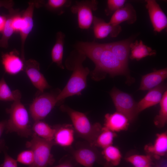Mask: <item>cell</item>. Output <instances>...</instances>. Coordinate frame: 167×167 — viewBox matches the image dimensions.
Returning a JSON list of instances; mask_svg holds the SVG:
<instances>
[{
	"label": "cell",
	"mask_w": 167,
	"mask_h": 167,
	"mask_svg": "<svg viewBox=\"0 0 167 167\" xmlns=\"http://www.w3.org/2000/svg\"><path fill=\"white\" fill-rule=\"evenodd\" d=\"M61 109L70 117L75 131L78 136L85 139L90 145L94 146L96 139L101 130V124L98 123L91 124L84 113L67 106L62 105Z\"/></svg>",
	"instance_id": "cell-2"
},
{
	"label": "cell",
	"mask_w": 167,
	"mask_h": 167,
	"mask_svg": "<svg viewBox=\"0 0 167 167\" xmlns=\"http://www.w3.org/2000/svg\"><path fill=\"white\" fill-rule=\"evenodd\" d=\"M24 20L22 15L19 13L14 17L12 22V26L14 32H20L23 24Z\"/></svg>",
	"instance_id": "cell-34"
},
{
	"label": "cell",
	"mask_w": 167,
	"mask_h": 167,
	"mask_svg": "<svg viewBox=\"0 0 167 167\" xmlns=\"http://www.w3.org/2000/svg\"><path fill=\"white\" fill-rule=\"evenodd\" d=\"M51 167H74V165L71 160H66L57 165Z\"/></svg>",
	"instance_id": "cell-38"
},
{
	"label": "cell",
	"mask_w": 167,
	"mask_h": 167,
	"mask_svg": "<svg viewBox=\"0 0 167 167\" xmlns=\"http://www.w3.org/2000/svg\"><path fill=\"white\" fill-rule=\"evenodd\" d=\"M148 152L159 157L165 155L167 152V134L166 132L158 134L153 144L146 145Z\"/></svg>",
	"instance_id": "cell-22"
},
{
	"label": "cell",
	"mask_w": 167,
	"mask_h": 167,
	"mask_svg": "<svg viewBox=\"0 0 167 167\" xmlns=\"http://www.w3.org/2000/svg\"><path fill=\"white\" fill-rule=\"evenodd\" d=\"M126 160L135 167L150 166L152 163L151 156L148 155H133L127 157Z\"/></svg>",
	"instance_id": "cell-31"
},
{
	"label": "cell",
	"mask_w": 167,
	"mask_h": 167,
	"mask_svg": "<svg viewBox=\"0 0 167 167\" xmlns=\"http://www.w3.org/2000/svg\"><path fill=\"white\" fill-rule=\"evenodd\" d=\"M97 2L95 0L76 1L71 8V11L77 15L79 27L81 29L89 28L93 22L92 11L97 8Z\"/></svg>",
	"instance_id": "cell-8"
},
{
	"label": "cell",
	"mask_w": 167,
	"mask_h": 167,
	"mask_svg": "<svg viewBox=\"0 0 167 167\" xmlns=\"http://www.w3.org/2000/svg\"><path fill=\"white\" fill-rule=\"evenodd\" d=\"M150 167V166H146V167Z\"/></svg>",
	"instance_id": "cell-41"
},
{
	"label": "cell",
	"mask_w": 167,
	"mask_h": 167,
	"mask_svg": "<svg viewBox=\"0 0 167 167\" xmlns=\"http://www.w3.org/2000/svg\"><path fill=\"white\" fill-rule=\"evenodd\" d=\"M24 70L33 85L41 92L50 87L43 74L40 72V64L36 61H25Z\"/></svg>",
	"instance_id": "cell-9"
},
{
	"label": "cell",
	"mask_w": 167,
	"mask_h": 167,
	"mask_svg": "<svg viewBox=\"0 0 167 167\" xmlns=\"http://www.w3.org/2000/svg\"><path fill=\"white\" fill-rule=\"evenodd\" d=\"M54 141L55 145L66 147L71 146L74 140V129L72 125H63L56 126Z\"/></svg>",
	"instance_id": "cell-20"
},
{
	"label": "cell",
	"mask_w": 167,
	"mask_h": 167,
	"mask_svg": "<svg viewBox=\"0 0 167 167\" xmlns=\"http://www.w3.org/2000/svg\"><path fill=\"white\" fill-rule=\"evenodd\" d=\"M32 139L26 143V147L32 150L34 161L28 167H47L52 165L55 160L51 151L55 145L53 141H48L41 138L35 133H33Z\"/></svg>",
	"instance_id": "cell-4"
},
{
	"label": "cell",
	"mask_w": 167,
	"mask_h": 167,
	"mask_svg": "<svg viewBox=\"0 0 167 167\" xmlns=\"http://www.w3.org/2000/svg\"><path fill=\"white\" fill-rule=\"evenodd\" d=\"M130 47L131 54L130 58L132 60L138 61L147 56H153L156 54L155 50L144 45L141 40L132 42Z\"/></svg>",
	"instance_id": "cell-23"
},
{
	"label": "cell",
	"mask_w": 167,
	"mask_h": 167,
	"mask_svg": "<svg viewBox=\"0 0 167 167\" xmlns=\"http://www.w3.org/2000/svg\"><path fill=\"white\" fill-rule=\"evenodd\" d=\"M116 135L115 132L103 127H102L101 131L95 141L94 146L100 147L104 149L112 145L114 139Z\"/></svg>",
	"instance_id": "cell-28"
},
{
	"label": "cell",
	"mask_w": 167,
	"mask_h": 167,
	"mask_svg": "<svg viewBox=\"0 0 167 167\" xmlns=\"http://www.w3.org/2000/svg\"><path fill=\"white\" fill-rule=\"evenodd\" d=\"M71 2L69 0H48L45 6L50 11L61 15L64 13V9L71 5Z\"/></svg>",
	"instance_id": "cell-30"
},
{
	"label": "cell",
	"mask_w": 167,
	"mask_h": 167,
	"mask_svg": "<svg viewBox=\"0 0 167 167\" xmlns=\"http://www.w3.org/2000/svg\"><path fill=\"white\" fill-rule=\"evenodd\" d=\"M37 2L31 1L28 2V6L24 11L22 16L24 22L22 27L19 32L21 42V57L24 61V46L26 40L31 32L33 27V19L34 11L37 4Z\"/></svg>",
	"instance_id": "cell-10"
},
{
	"label": "cell",
	"mask_w": 167,
	"mask_h": 167,
	"mask_svg": "<svg viewBox=\"0 0 167 167\" xmlns=\"http://www.w3.org/2000/svg\"><path fill=\"white\" fill-rule=\"evenodd\" d=\"M65 35L61 31L56 34L55 42L51 51L52 62L55 63L61 68L63 69L62 59Z\"/></svg>",
	"instance_id": "cell-21"
},
{
	"label": "cell",
	"mask_w": 167,
	"mask_h": 167,
	"mask_svg": "<svg viewBox=\"0 0 167 167\" xmlns=\"http://www.w3.org/2000/svg\"><path fill=\"white\" fill-rule=\"evenodd\" d=\"M9 13L6 17L4 27L2 31V35L0 39V47L7 48L8 46V41L15 32L12 26L13 19L19 13L18 11L13 8L8 10Z\"/></svg>",
	"instance_id": "cell-24"
},
{
	"label": "cell",
	"mask_w": 167,
	"mask_h": 167,
	"mask_svg": "<svg viewBox=\"0 0 167 167\" xmlns=\"http://www.w3.org/2000/svg\"><path fill=\"white\" fill-rule=\"evenodd\" d=\"M4 153V161L0 165V167H17L16 160L10 156L6 151H5Z\"/></svg>",
	"instance_id": "cell-35"
},
{
	"label": "cell",
	"mask_w": 167,
	"mask_h": 167,
	"mask_svg": "<svg viewBox=\"0 0 167 167\" xmlns=\"http://www.w3.org/2000/svg\"><path fill=\"white\" fill-rule=\"evenodd\" d=\"M126 0H108L107 1V6L105 11L106 14L109 15L124 6Z\"/></svg>",
	"instance_id": "cell-32"
},
{
	"label": "cell",
	"mask_w": 167,
	"mask_h": 167,
	"mask_svg": "<svg viewBox=\"0 0 167 167\" xmlns=\"http://www.w3.org/2000/svg\"><path fill=\"white\" fill-rule=\"evenodd\" d=\"M145 1L146 7L148 10L154 30L160 32L167 27V17L155 0Z\"/></svg>",
	"instance_id": "cell-11"
},
{
	"label": "cell",
	"mask_w": 167,
	"mask_h": 167,
	"mask_svg": "<svg viewBox=\"0 0 167 167\" xmlns=\"http://www.w3.org/2000/svg\"><path fill=\"white\" fill-rule=\"evenodd\" d=\"M92 23L94 35L95 38L98 39H104L109 36L116 37L122 30L119 25L113 26L95 16H94Z\"/></svg>",
	"instance_id": "cell-13"
},
{
	"label": "cell",
	"mask_w": 167,
	"mask_h": 167,
	"mask_svg": "<svg viewBox=\"0 0 167 167\" xmlns=\"http://www.w3.org/2000/svg\"><path fill=\"white\" fill-rule=\"evenodd\" d=\"M131 38L116 42L105 43L115 57L125 66L127 67Z\"/></svg>",
	"instance_id": "cell-17"
},
{
	"label": "cell",
	"mask_w": 167,
	"mask_h": 167,
	"mask_svg": "<svg viewBox=\"0 0 167 167\" xmlns=\"http://www.w3.org/2000/svg\"><path fill=\"white\" fill-rule=\"evenodd\" d=\"M6 120L0 122V152L4 148V141L1 140L0 138L4 130L6 128Z\"/></svg>",
	"instance_id": "cell-37"
},
{
	"label": "cell",
	"mask_w": 167,
	"mask_h": 167,
	"mask_svg": "<svg viewBox=\"0 0 167 167\" xmlns=\"http://www.w3.org/2000/svg\"><path fill=\"white\" fill-rule=\"evenodd\" d=\"M160 109L159 114L155 117L154 122L155 125L159 128L164 127L167 122V91L164 92L160 102Z\"/></svg>",
	"instance_id": "cell-29"
},
{
	"label": "cell",
	"mask_w": 167,
	"mask_h": 167,
	"mask_svg": "<svg viewBox=\"0 0 167 167\" xmlns=\"http://www.w3.org/2000/svg\"><path fill=\"white\" fill-rule=\"evenodd\" d=\"M6 20V17L0 15V32H2Z\"/></svg>",
	"instance_id": "cell-39"
},
{
	"label": "cell",
	"mask_w": 167,
	"mask_h": 167,
	"mask_svg": "<svg viewBox=\"0 0 167 167\" xmlns=\"http://www.w3.org/2000/svg\"><path fill=\"white\" fill-rule=\"evenodd\" d=\"M102 154L106 163L111 166H117L120 163L122 155L119 150L114 146L111 145L104 148Z\"/></svg>",
	"instance_id": "cell-27"
},
{
	"label": "cell",
	"mask_w": 167,
	"mask_h": 167,
	"mask_svg": "<svg viewBox=\"0 0 167 167\" xmlns=\"http://www.w3.org/2000/svg\"><path fill=\"white\" fill-rule=\"evenodd\" d=\"M166 86L163 84L149 90L145 96L137 104L138 113L144 109L154 106L161 101Z\"/></svg>",
	"instance_id": "cell-14"
},
{
	"label": "cell",
	"mask_w": 167,
	"mask_h": 167,
	"mask_svg": "<svg viewBox=\"0 0 167 167\" xmlns=\"http://www.w3.org/2000/svg\"><path fill=\"white\" fill-rule=\"evenodd\" d=\"M95 147L88 144L83 146L71 151L75 161L85 167H92L97 160L98 154Z\"/></svg>",
	"instance_id": "cell-12"
},
{
	"label": "cell",
	"mask_w": 167,
	"mask_h": 167,
	"mask_svg": "<svg viewBox=\"0 0 167 167\" xmlns=\"http://www.w3.org/2000/svg\"><path fill=\"white\" fill-rule=\"evenodd\" d=\"M111 166L109 164L106 163L104 165V167H111Z\"/></svg>",
	"instance_id": "cell-40"
},
{
	"label": "cell",
	"mask_w": 167,
	"mask_h": 167,
	"mask_svg": "<svg viewBox=\"0 0 167 167\" xmlns=\"http://www.w3.org/2000/svg\"><path fill=\"white\" fill-rule=\"evenodd\" d=\"M14 2L11 0H0V8L4 7L8 10L13 8Z\"/></svg>",
	"instance_id": "cell-36"
},
{
	"label": "cell",
	"mask_w": 167,
	"mask_h": 167,
	"mask_svg": "<svg viewBox=\"0 0 167 167\" xmlns=\"http://www.w3.org/2000/svg\"><path fill=\"white\" fill-rule=\"evenodd\" d=\"M103 50L98 62L95 65L93 71V75L95 79L100 74H108L112 76L120 75H126L128 73L127 67L125 66L112 53L107 47L105 43H103Z\"/></svg>",
	"instance_id": "cell-5"
},
{
	"label": "cell",
	"mask_w": 167,
	"mask_h": 167,
	"mask_svg": "<svg viewBox=\"0 0 167 167\" xmlns=\"http://www.w3.org/2000/svg\"><path fill=\"white\" fill-rule=\"evenodd\" d=\"M129 122L126 116L119 112L107 113L105 116L103 127L114 132H119L126 130Z\"/></svg>",
	"instance_id": "cell-19"
},
{
	"label": "cell",
	"mask_w": 167,
	"mask_h": 167,
	"mask_svg": "<svg viewBox=\"0 0 167 167\" xmlns=\"http://www.w3.org/2000/svg\"><path fill=\"white\" fill-rule=\"evenodd\" d=\"M57 96L52 93H45L35 98L29 109L32 117L35 122L44 119L49 113L57 103Z\"/></svg>",
	"instance_id": "cell-7"
},
{
	"label": "cell",
	"mask_w": 167,
	"mask_h": 167,
	"mask_svg": "<svg viewBox=\"0 0 167 167\" xmlns=\"http://www.w3.org/2000/svg\"><path fill=\"white\" fill-rule=\"evenodd\" d=\"M117 112L126 116L130 122L133 121L138 114L137 104L130 94L113 88L110 93Z\"/></svg>",
	"instance_id": "cell-6"
},
{
	"label": "cell",
	"mask_w": 167,
	"mask_h": 167,
	"mask_svg": "<svg viewBox=\"0 0 167 167\" xmlns=\"http://www.w3.org/2000/svg\"><path fill=\"white\" fill-rule=\"evenodd\" d=\"M2 63L6 73L16 74L24 70V62L16 52L11 51L4 53L2 55Z\"/></svg>",
	"instance_id": "cell-15"
},
{
	"label": "cell",
	"mask_w": 167,
	"mask_h": 167,
	"mask_svg": "<svg viewBox=\"0 0 167 167\" xmlns=\"http://www.w3.org/2000/svg\"><path fill=\"white\" fill-rule=\"evenodd\" d=\"M21 93L18 90L12 91L2 77L0 80V101H15L20 100Z\"/></svg>",
	"instance_id": "cell-26"
},
{
	"label": "cell",
	"mask_w": 167,
	"mask_h": 167,
	"mask_svg": "<svg viewBox=\"0 0 167 167\" xmlns=\"http://www.w3.org/2000/svg\"><path fill=\"white\" fill-rule=\"evenodd\" d=\"M167 77L166 68L155 70L142 77L138 90L145 91L152 89L162 83Z\"/></svg>",
	"instance_id": "cell-18"
},
{
	"label": "cell",
	"mask_w": 167,
	"mask_h": 167,
	"mask_svg": "<svg viewBox=\"0 0 167 167\" xmlns=\"http://www.w3.org/2000/svg\"><path fill=\"white\" fill-rule=\"evenodd\" d=\"M6 112L10 114L5 128L6 133L16 132L19 136L26 138L32 136L28 113L20 100L14 101Z\"/></svg>",
	"instance_id": "cell-3"
},
{
	"label": "cell",
	"mask_w": 167,
	"mask_h": 167,
	"mask_svg": "<svg viewBox=\"0 0 167 167\" xmlns=\"http://www.w3.org/2000/svg\"><path fill=\"white\" fill-rule=\"evenodd\" d=\"M72 54L74 57L72 61L73 73L66 86L57 95L56 99L57 103L70 96L81 95V92L87 85V78L90 70L83 65L86 57L76 49Z\"/></svg>",
	"instance_id": "cell-1"
},
{
	"label": "cell",
	"mask_w": 167,
	"mask_h": 167,
	"mask_svg": "<svg viewBox=\"0 0 167 167\" xmlns=\"http://www.w3.org/2000/svg\"><path fill=\"white\" fill-rule=\"evenodd\" d=\"M32 129L39 137L48 141L54 140L56 129L46 123L40 120L35 121Z\"/></svg>",
	"instance_id": "cell-25"
},
{
	"label": "cell",
	"mask_w": 167,
	"mask_h": 167,
	"mask_svg": "<svg viewBox=\"0 0 167 167\" xmlns=\"http://www.w3.org/2000/svg\"><path fill=\"white\" fill-rule=\"evenodd\" d=\"M34 154L31 150L21 152L17 156L16 161L25 165H30L33 162Z\"/></svg>",
	"instance_id": "cell-33"
},
{
	"label": "cell",
	"mask_w": 167,
	"mask_h": 167,
	"mask_svg": "<svg viewBox=\"0 0 167 167\" xmlns=\"http://www.w3.org/2000/svg\"><path fill=\"white\" fill-rule=\"evenodd\" d=\"M136 12L134 7L130 3H127L113 14L109 23L113 26L119 25L124 21L131 24L136 21Z\"/></svg>",
	"instance_id": "cell-16"
}]
</instances>
